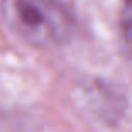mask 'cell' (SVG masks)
I'll return each instance as SVG.
<instances>
[{"instance_id": "obj_2", "label": "cell", "mask_w": 132, "mask_h": 132, "mask_svg": "<svg viewBox=\"0 0 132 132\" xmlns=\"http://www.w3.org/2000/svg\"><path fill=\"white\" fill-rule=\"evenodd\" d=\"M120 39L129 62L132 64V0H124L120 10Z\"/></svg>"}, {"instance_id": "obj_1", "label": "cell", "mask_w": 132, "mask_h": 132, "mask_svg": "<svg viewBox=\"0 0 132 132\" xmlns=\"http://www.w3.org/2000/svg\"><path fill=\"white\" fill-rule=\"evenodd\" d=\"M0 17L20 40L39 48L60 47L75 32L74 17L59 0H0Z\"/></svg>"}]
</instances>
